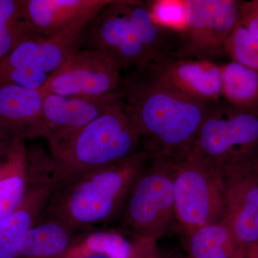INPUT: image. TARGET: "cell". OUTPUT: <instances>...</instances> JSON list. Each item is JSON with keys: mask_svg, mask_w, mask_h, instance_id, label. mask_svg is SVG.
<instances>
[{"mask_svg": "<svg viewBox=\"0 0 258 258\" xmlns=\"http://www.w3.org/2000/svg\"><path fill=\"white\" fill-rule=\"evenodd\" d=\"M125 109L152 157L179 163L189 156L212 104L194 99L156 78L133 70L120 84Z\"/></svg>", "mask_w": 258, "mask_h": 258, "instance_id": "6da1fadb", "label": "cell"}, {"mask_svg": "<svg viewBox=\"0 0 258 258\" xmlns=\"http://www.w3.org/2000/svg\"><path fill=\"white\" fill-rule=\"evenodd\" d=\"M47 144L53 191L125 160L142 149L140 136L125 111L123 98L77 132Z\"/></svg>", "mask_w": 258, "mask_h": 258, "instance_id": "7a4b0ae2", "label": "cell"}, {"mask_svg": "<svg viewBox=\"0 0 258 258\" xmlns=\"http://www.w3.org/2000/svg\"><path fill=\"white\" fill-rule=\"evenodd\" d=\"M151 157L142 149L125 160L57 188L44 216L81 232L109 221L121 212L131 188Z\"/></svg>", "mask_w": 258, "mask_h": 258, "instance_id": "3957f363", "label": "cell"}, {"mask_svg": "<svg viewBox=\"0 0 258 258\" xmlns=\"http://www.w3.org/2000/svg\"><path fill=\"white\" fill-rule=\"evenodd\" d=\"M256 108L214 103L200 127L189 154L222 171L258 160Z\"/></svg>", "mask_w": 258, "mask_h": 258, "instance_id": "277c9868", "label": "cell"}, {"mask_svg": "<svg viewBox=\"0 0 258 258\" xmlns=\"http://www.w3.org/2000/svg\"><path fill=\"white\" fill-rule=\"evenodd\" d=\"M176 164L152 156L134 181L120 212L125 228L136 238L157 242L175 220L174 179Z\"/></svg>", "mask_w": 258, "mask_h": 258, "instance_id": "5b68a950", "label": "cell"}, {"mask_svg": "<svg viewBox=\"0 0 258 258\" xmlns=\"http://www.w3.org/2000/svg\"><path fill=\"white\" fill-rule=\"evenodd\" d=\"M174 191L175 220L185 233L222 222L225 195L222 171L189 154L176 164Z\"/></svg>", "mask_w": 258, "mask_h": 258, "instance_id": "8992f818", "label": "cell"}, {"mask_svg": "<svg viewBox=\"0 0 258 258\" xmlns=\"http://www.w3.org/2000/svg\"><path fill=\"white\" fill-rule=\"evenodd\" d=\"M235 0H186L187 23L175 34L174 57L209 61L225 57V44L238 20Z\"/></svg>", "mask_w": 258, "mask_h": 258, "instance_id": "52a82bcc", "label": "cell"}, {"mask_svg": "<svg viewBox=\"0 0 258 258\" xmlns=\"http://www.w3.org/2000/svg\"><path fill=\"white\" fill-rule=\"evenodd\" d=\"M128 0H113L88 24L83 48L106 52L122 70L145 69L153 62L138 29L129 18Z\"/></svg>", "mask_w": 258, "mask_h": 258, "instance_id": "ba28073f", "label": "cell"}, {"mask_svg": "<svg viewBox=\"0 0 258 258\" xmlns=\"http://www.w3.org/2000/svg\"><path fill=\"white\" fill-rule=\"evenodd\" d=\"M121 71L119 63L106 52L83 48L50 75L42 90L61 96H105L120 88Z\"/></svg>", "mask_w": 258, "mask_h": 258, "instance_id": "9c48e42d", "label": "cell"}, {"mask_svg": "<svg viewBox=\"0 0 258 258\" xmlns=\"http://www.w3.org/2000/svg\"><path fill=\"white\" fill-rule=\"evenodd\" d=\"M225 213L222 222L245 257L258 243V160L224 171Z\"/></svg>", "mask_w": 258, "mask_h": 258, "instance_id": "30bf717a", "label": "cell"}, {"mask_svg": "<svg viewBox=\"0 0 258 258\" xmlns=\"http://www.w3.org/2000/svg\"><path fill=\"white\" fill-rule=\"evenodd\" d=\"M43 92L41 117L28 131L26 138L42 137L47 143L77 132L123 98L120 86L113 92L98 97L61 96Z\"/></svg>", "mask_w": 258, "mask_h": 258, "instance_id": "8fae6325", "label": "cell"}, {"mask_svg": "<svg viewBox=\"0 0 258 258\" xmlns=\"http://www.w3.org/2000/svg\"><path fill=\"white\" fill-rule=\"evenodd\" d=\"M50 161L45 159L40 169L35 161L28 164V188L23 201L0 220V258H18L25 236L44 216L53 191Z\"/></svg>", "mask_w": 258, "mask_h": 258, "instance_id": "7c38bea8", "label": "cell"}, {"mask_svg": "<svg viewBox=\"0 0 258 258\" xmlns=\"http://www.w3.org/2000/svg\"><path fill=\"white\" fill-rule=\"evenodd\" d=\"M89 23L55 36L37 34L23 40L0 62V74L16 68L29 67L50 75L70 56L83 49Z\"/></svg>", "mask_w": 258, "mask_h": 258, "instance_id": "4fadbf2b", "label": "cell"}, {"mask_svg": "<svg viewBox=\"0 0 258 258\" xmlns=\"http://www.w3.org/2000/svg\"><path fill=\"white\" fill-rule=\"evenodd\" d=\"M145 69L185 96L210 104L220 102L221 70L216 62L173 57Z\"/></svg>", "mask_w": 258, "mask_h": 258, "instance_id": "5bb4252c", "label": "cell"}, {"mask_svg": "<svg viewBox=\"0 0 258 258\" xmlns=\"http://www.w3.org/2000/svg\"><path fill=\"white\" fill-rule=\"evenodd\" d=\"M113 0H24L32 30L43 37L60 35L89 23Z\"/></svg>", "mask_w": 258, "mask_h": 258, "instance_id": "9a60e30c", "label": "cell"}, {"mask_svg": "<svg viewBox=\"0 0 258 258\" xmlns=\"http://www.w3.org/2000/svg\"><path fill=\"white\" fill-rule=\"evenodd\" d=\"M44 96L42 90L0 85V137L12 143L25 140L41 117Z\"/></svg>", "mask_w": 258, "mask_h": 258, "instance_id": "2e32d148", "label": "cell"}, {"mask_svg": "<svg viewBox=\"0 0 258 258\" xmlns=\"http://www.w3.org/2000/svg\"><path fill=\"white\" fill-rule=\"evenodd\" d=\"M81 232L53 217L43 216L24 237L18 258H67L81 241Z\"/></svg>", "mask_w": 258, "mask_h": 258, "instance_id": "e0dca14e", "label": "cell"}, {"mask_svg": "<svg viewBox=\"0 0 258 258\" xmlns=\"http://www.w3.org/2000/svg\"><path fill=\"white\" fill-rule=\"evenodd\" d=\"M28 188V151L25 140L15 142L0 173V220L23 201Z\"/></svg>", "mask_w": 258, "mask_h": 258, "instance_id": "ac0fdd59", "label": "cell"}, {"mask_svg": "<svg viewBox=\"0 0 258 258\" xmlns=\"http://www.w3.org/2000/svg\"><path fill=\"white\" fill-rule=\"evenodd\" d=\"M186 245L191 258H244L223 222L187 232Z\"/></svg>", "mask_w": 258, "mask_h": 258, "instance_id": "d6986e66", "label": "cell"}, {"mask_svg": "<svg viewBox=\"0 0 258 258\" xmlns=\"http://www.w3.org/2000/svg\"><path fill=\"white\" fill-rule=\"evenodd\" d=\"M222 96L240 108L258 106V71L231 61L220 64Z\"/></svg>", "mask_w": 258, "mask_h": 258, "instance_id": "ffe728a7", "label": "cell"}, {"mask_svg": "<svg viewBox=\"0 0 258 258\" xmlns=\"http://www.w3.org/2000/svg\"><path fill=\"white\" fill-rule=\"evenodd\" d=\"M133 244L115 233L101 232L80 241L69 255L86 253L103 254L108 258H131Z\"/></svg>", "mask_w": 258, "mask_h": 258, "instance_id": "44dd1931", "label": "cell"}, {"mask_svg": "<svg viewBox=\"0 0 258 258\" xmlns=\"http://www.w3.org/2000/svg\"><path fill=\"white\" fill-rule=\"evenodd\" d=\"M225 50L231 61L258 71V39L238 22L226 40Z\"/></svg>", "mask_w": 258, "mask_h": 258, "instance_id": "7402d4cb", "label": "cell"}, {"mask_svg": "<svg viewBox=\"0 0 258 258\" xmlns=\"http://www.w3.org/2000/svg\"><path fill=\"white\" fill-rule=\"evenodd\" d=\"M153 20L161 28L178 33L187 23L186 0L147 1Z\"/></svg>", "mask_w": 258, "mask_h": 258, "instance_id": "603a6c76", "label": "cell"}, {"mask_svg": "<svg viewBox=\"0 0 258 258\" xmlns=\"http://www.w3.org/2000/svg\"><path fill=\"white\" fill-rule=\"evenodd\" d=\"M0 23L35 32L25 17L24 0H0Z\"/></svg>", "mask_w": 258, "mask_h": 258, "instance_id": "cb8c5ba5", "label": "cell"}, {"mask_svg": "<svg viewBox=\"0 0 258 258\" xmlns=\"http://www.w3.org/2000/svg\"><path fill=\"white\" fill-rule=\"evenodd\" d=\"M37 35L0 23V62L7 57L20 42Z\"/></svg>", "mask_w": 258, "mask_h": 258, "instance_id": "d4e9b609", "label": "cell"}, {"mask_svg": "<svg viewBox=\"0 0 258 258\" xmlns=\"http://www.w3.org/2000/svg\"><path fill=\"white\" fill-rule=\"evenodd\" d=\"M237 22L258 39V0L241 3Z\"/></svg>", "mask_w": 258, "mask_h": 258, "instance_id": "484cf974", "label": "cell"}, {"mask_svg": "<svg viewBox=\"0 0 258 258\" xmlns=\"http://www.w3.org/2000/svg\"><path fill=\"white\" fill-rule=\"evenodd\" d=\"M131 258H160L158 253L156 242L137 238L133 244V251Z\"/></svg>", "mask_w": 258, "mask_h": 258, "instance_id": "4316f807", "label": "cell"}, {"mask_svg": "<svg viewBox=\"0 0 258 258\" xmlns=\"http://www.w3.org/2000/svg\"><path fill=\"white\" fill-rule=\"evenodd\" d=\"M15 142L12 143V142H8L0 137V164H3L7 160Z\"/></svg>", "mask_w": 258, "mask_h": 258, "instance_id": "83f0119b", "label": "cell"}, {"mask_svg": "<svg viewBox=\"0 0 258 258\" xmlns=\"http://www.w3.org/2000/svg\"><path fill=\"white\" fill-rule=\"evenodd\" d=\"M67 258H108L103 254L98 253H86L80 254H71Z\"/></svg>", "mask_w": 258, "mask_h": 258, "instance_id": "f1b7e54d", "label": "cell"}, {"mask_svg": "<svg viewBox=\"0 0 258 258\" xmlns=\"http://www.w3.org/2000/svg\"><path fill=\"white\" fill-rule=\"evenodd\" d=\"M244 258H258V243L247 251Z\"/></svg>", "mask_w": 258, "mask_h": 258, "instance_id": "f546056e", "label": "cell"}, {"mask_svg": "<svg viewBox=\"0 0 258 258\" xmlns=\"http://www.w3.org/2000/svg\"><path fill=\"white\" fill-rule=\"evenodd\" d=\"M0 173H1V164H0Z\"/></svg>", "mask_w": 258, "mask_h": 258, "instance_id": "4dcf8cb0", "label": "cell"}]
</instances>
